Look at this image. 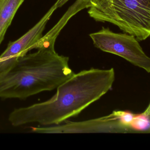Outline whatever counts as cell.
I'll list each match as a JSON object with an SVG mask.
<instances>
[{
    "label": "cell",
    "instance_id": "277c9868",
    "mask_svg": "<svg viewBox=\"0 0 150 150\" xmlns=\"http://www.w3.org/2000/svg\"><path fill=\"white\" fill-rule=\"evenodd\" d=\"M89 36L97 48L120 56L150 73V58L134 36L127 33H116L104 27Z\"/></svg>",
    "mask_w": 150,
    "mask_h": 150
},
{
    "label": "cell",
    "instance_id": "3957f363",
    "mask_svg": "<svg viewBox=\"0 0 150 150\" xmlns=\"http://www.w3.org/2000/svg\"><path fill=\"white\" fill-rule=\"evenodd\" d=\"M88 13L96 21L113 24L138 41L150 37V0H101Z\"/></svg>",
    "mask_w": 150,
    "mask_h": 150
},
{
    "label": "cell",
    "instance_id": "52a82bcc",
    "mask_svg": "<svg viewBox=\"0 0 150 150\" xmlns=\"http://www.w3.org/2000/svg\"><path fill=\"white\" fill-rule=\"evenodd\" d=\"M92 6V4L90 0H76L69 8L58 23L33 45V49H39L42 47L54 48L55 41L58 35L70 18L80 11L90 8Z\"/></svg>",
    "mask_w": 150,
    "mask_h": 150
},
{
    "label": "cell",
    "instance_id": "8992f818",
    "mask_svg": "<svg viewBox=\"0 0 150 150\" xmlns=\"http://www.w3.org/2000/svg\"><path fill=\"white\" fill-rule=\"evenodd\" d=\"M68 0H58L40 20L24 35L16 41L9 43L5 51L0 55L6 60L0 62V75L7 72L20 57L32 50L33 47L43 37L46 25L55 10L62 7Z\"/></svg>",
    "mask_w": 150,
    "mask_h": 150
},
{
    "label": "cell",
    "instance_id": "ba28073f",
    "mask_svg": "<svg viewBox=\"0 0 150 150\" xmlns=\"http://www.w3.org/2000/svg\"><path fill=\"white\" fill-rule=\"evenodd\" d=\"M25 0H0V45L8 28Z\"/></svg>",
    "mask_w": 150,
    "mask_h": 150
},
{
    "label": "cell",
    "instance_id": "6da1fadb",
    "mask_svg": "<svg viewBox=\"0 0 150 150\" xmlns=\"http://www.w3.org/2000/svg\"><path fill=\"white\" fill-rule=\"evenodd\" d=\"M115 79L113 68L82 70L59 85L50 99L16 108L8 119L15 127L33 123L43 127L59 125L76 116L107 93Z\"/></svg>",
    "mask_w": 150,
    "mask_h": 150
},
{
    "label": "cell",
    "instance_id": "9c48e42d",
    "mask_svg": "<svg viewBox=\"0 0 150 150\" xmlns=\"http://www.w3.org/2000/svg\"><path fill=\"white\" fill-rule=\"evenodd\" d=\"M131 127L133 131L149 129L150 131V117L145 116L142 114H136L131 124Z\"/></svg>",
    "mask_w": 150,
    "mask_h": 150
},
{
    "label": "cell",
    "instance_id": "8fae6325",
    "mask_svg": "<svg viewBox=\"0 0 150 150\" xmlns=\"http://www.w3.org/2000/svg\"><path fill=\"white\" fill-rule=\"evenodd\" d=\"M90 1L92 4V6H94L99 3L101 0H90Z\"/></svg>",
    "mask_w": 150,
    "mask_h": 150
},
{
    "label": "cell",
    "instance_id": "30bf717a",
    "mask_svg": "<svg viewBox=\"0 0 150 150\" xmlns=\"http://www.w3.org/2000/svg\"><path fill=\"white\" fill-rule=\"evenodd\" d=\"M142 114L145 116L150 117V102L149 106L146 108V110L144 111V112L142 113Z\"/></svg>",
    "mask_w": 150,
    "mask_h": 150
},
{
    "label": "cell",
    "instance_id": "7c38bea8",
    "mask_svg": "<svg viewBox=\"0 0 150 150\" xmlns=\"http://www.w3.org/2000/svg\"><path fill=\"white\" fill-rule=\"evenodd\" d=\"M6 59H4V58H1L0 57V62H1L3 61L6 60Z\"/></svg>",
    "mask_w": 150,
    "mask_h": 150
},
{
    "label": "cell",
    "instance_id": "7a4b0ae2",
    "mask_svg": "<svg viewBox=\"0 0 150 150\" xmlns=\"http://www.w3.org/2000/svg\"><path fill=\"white\" fill-rule=\"evenodd\" d=\"M69 61V57L59 55L54 48L26 54L0 75V98L25 99L57 89L75 74Z\"/></svg>",
    "mask_w": 150,
    "mask_h": 150
},
{
    "label": "cell",
    "instance_id": "5b68a950",
    "mask_svg": "<svg viewBox=\"0 0 150 150\" xmlns=\"http://www.w3.org/2000/svg\"><path fill=\"white\" fill-rule=\"evenodd\" d=\"M31 131L38 134L125 133L131 132L114 112L107 116L84 121L32 127Z\"/></svg>",
    "mask_w": 150,
    "mask_h": 150
}]
</instances>
